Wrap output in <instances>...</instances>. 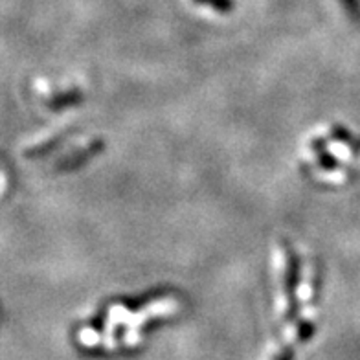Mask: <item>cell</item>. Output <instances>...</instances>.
I'll use <instances>...</instances> for the list:
<instances>
[{
  "label": "cell",
  "instance_id": "6da1fadb",
  "mask_svg": "<svg viewBox=\"0 0 360 360\" xmlns=\"http://www.w3.org/2000/svg\"><path fill=\"white\" fill-rule=\"evenodd\" d=\"M199 2L214 4V6H217V8H228V6H230V2H228V0H199Z\"/></svg>",
  "mask_w": 360,
  "mask_h": 360
}]
</instances>
